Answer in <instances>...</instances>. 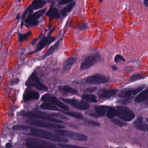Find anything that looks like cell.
<instances>
[{"mask_svg": "<svg viewBox=\"0 0 148 148\" xmlns=\"http://www.w3.org/2000/svg\"><path fill=\"white\" fill-rule=\"evenodd\" d=\"M30 129L29 134L38 138L46 139L51 141L59 143H66L68 141L65 137L61 136L56 134L51 133L47 131L35 128H30Z\"/></svg>", "mask_w": 148, "mask_h": 148, "instance_id": "6da1fadb", "label": "cell"}, {"mask_svg": "<svg viewBox=\"0 0 148 148\" xmlns=\"http://www.w3.org/2000/svg\"><path fill=\"white\" fill-rule=\"evenodd\" d=\"M20 114L22 116L24 117H27L31 119H40L42 120H45L47 121H52L54 123H62L63 121L59 120L57 118H55L48 115L45 114L43 112H32V111H22L20 113Z\"/></svg>", "mask_w": 148, "mask_h": 148, "instance_id": "7a4b0ae2", "label": "cell"}, {"mask_svg": "<svg viewBox=\"0 0 148 148\" xmlns=\"http://www.w3.org/2000/svg\"><path fill=\"white\" fill-rule=\"evenodd\" d=\"M25 146L28 148H55L57 147L54 143L37 138H27Z\"/></svg>", "mask_w": 148, "mask_h": 148, "instance_id": "3957f363", "label": "cell"}, {"mask_svg": "<svg viewBox=\"0 0 148 148\" xmlns=\"http://www.w3.org/2000/svg\"><path fill=\"white\" fill-rule=\"evenodd\" d=\"M54 132L55 134L61 136L70 138L71 139H73L77 141H86L88 139L87 136L85 134L66 130L57 129L54 131Z\"/></svg>", "mask_w": 148, "mask_h": 148, "instance_id": "277c9868", "label": "cell"}, {"mask_svg": "<svg viewBox=\"0 0 148 148\" xmlns=\"http://www.w3.org/2000/svg\"><path fill=\"white\" fill-rule=\"evenodd\" d=\"M27 124L29 125H35L39 127L47 128H52V129H64L65 128V126L59 124V123H54L52 121H43L39 120H35L30 118V119L27 120L26 121Z\"/></svg>", "mask_w": 148, "mask_h": 148, "instance_id": "5b68a950", "label": "cell"}, {"mask_svg": "<svg viewBox=\"0 0 148 148\" xmlns=\"http://www.w3.org/2000/svg\"><path fill=\"white\" fill-rule=\"evenodd\" d=\"M116 110V116L124 121H131L135 118L134 113L127 107L117 106Z\"/></svg>", "mask_w": 148, "mask_h": 148, "instance_id": "8992f818", "label": "cell"}, {"mask_svg": "<svg viewBox=\"0 0 148 148\" xmlns=\"http://www.w3.org/2000/svg\"><path fill=\"white\" fill-rule=\"evenodd\" d=\"M25 85L28 87H35L40 91H46L48 88L43 83H42L35 72H33L25 82Z\"/></svg>", "mask_w": 148, "mask_h": 148, "instance_id": "52a82bcc", "label": "cell"}, {"mask_svg": "<svg viewBox=\"0 0 148 148\" xmlns=\"http://www.w3.org/2000/svg\"><path fill=\"white\" fill-rule=\"evenodd\" d=\"M101 58V54L98 53H94L87 56L82 62L80 69L82 70H86L94 65L96 63L99 62Z\"/></svg>", "mask_w": 148, "mask_h": 148, "instance_id": "ba28073f", "label": "cell"}, {"mask_svg": "<svg viewBox=\"0 0 148 148\" xmlns=\"http://www.w3.org/2000/svg\"><path fill=\"white\" fill-rule=\"evenodd\" d=\"M109 77L99 73H96L84 78V81L89 84H101L108 82Z\"/></svg>", "mask_w": 148, "mask_h": 148, "instance_id": "9c48e42d", "label": "cell"}, {"mask_svg": "<svg viewBox=\"0 0 148 148\" xmlns=\"http://www.w3.org/2000/svg\"><path fill=\"white\" fill-rule=\"evenodd\" d=\"M41 100L43 102H47L49 103H50L53 105H54L58 107H60L61 109L64 110H69V107L61 102L60 100H59L56 96L50 94H45L42 95L41 98Z\"/></svg>", "mask_w": 148, "mask_h": 148, "instance_id": "30bf717a", "label": "cell"}, {"mask_svg": "<svg viewBox=\"0 0 148 148\" xmlns=\"http://www.w3.org/2000/svg\"><path fill=\"white\" fill-rule=\"evenodd\" d=\"M61 99L65 103H66L71 105L72 106H73V108L78 110H87L90 107V104L88 102H85L84 101L78 100L73 98H61Z\"/></svg>", "mask_w": 148, "mask_h": 148, "instance_id": "8fae6325", "label": "cell"}, {"mask_svg": "<svg viewBox=\"0 0 148 148\" xmlns=\"http://www.w3.org/2000/svg\"><path fill=\"white\" fill-rule=\"evenodd\" d=\"M46 11V9H41L37 11L32 14H30L25 20V23L29 27L35 26L37 25L39 23V18L44 14Z\"/></svg>", "mask_w": 148, "mask_h": 148, "instance_id": "7c38bea8", "label": "cell"}, {"mask_svg": "<svg viewBox=\"0 0 148 148\" xmlns=\"http://www.w3.org/2000/svg\"><path fill=\"white\" fill-rule=\"evenodd\" d=\"M145 87V85H142L136 88H125L119 94V97L124 98H128L131 97L136 94L140 92L143 88Z\"/></svg>", "mask_w": 148, "mask_h": 148, "instance_id": "4fadbf2b", "label": "cell"}, {"mask_svg": "<svg viewBox=\"0 0 148 148\" xmlns=\"http://www.w3.org/2000/svg\"><path fill=\"white\" fill-rule=\"evenodd\" d=\"M55 39H56V37H51L50 36L43 37L38 43L36 49L34 51H32L31 53H30V54H32V53H35L39 51L40 50L43 49L46 46L49 45Z\"/></svg>", "mask_w": 148, "mask_h": 148, "instance_id": "5bb4252c", "label": "cell"}, {"mask_svg": "<svg viewBox=\"0 0 148 148\" xmlns=\"http://www.w3.org/2000/svg\"><path fill=\"white\" fill-rule=\"evenodd\" d=\"M118 91L117 89H106V88H101L98 91V96L99 98L106 99L109 98L114 96Z\"/></svg>", "mask_w": 148, "mask_h": 148, "instance_id": "9a60e30c", "label": "cell"}, {"mask_svg": "<svg viewBox=\"0 0 148 148\" xmlns=\"http://www.w3.org/2000/svg\"><path fill=\"white\" fill-rule=\"evenodd\" d=\"M39 94L34 90H26L23 96L24 102H28L32 100H38L39 98Z\"/></svg>", "mask_w": 148, "mask_h": 148, "instance_id": "2e32d148", "label": "cell"}, {"mask_svg": "<svg viewBox=\"0 0 148 148\" xmlns=\"http://www.w3.org/2000/svg\"><path fill=\"white\" fill-rule=\"evenodd\" d=\"M133 124L134 127L138 130L143 131H147V124L143 121V118L141 116L138 117L134 121Z\"/></svg>", "mask_w": 148, "mask_h": 148, "instance_id": "e0dca14e", "label": "cell"}, {"mask_svg": "<svg viewBox=\"0 0 148 148\" xmlns=\"http://www.w3.org/2000/svg\"><path fill=\"white\" fill-rule=\"evenodd\" d=\"M76 60L73 57H71L67 58L63 64V70L64 72L69 71L72 66L76 63Z\"/></svg>", "mask_w": 148, "mask_h": 148, "instance_id": "ac0fdd59", "label": "cell"}, {"mask_svg": "<svg viewBox=\"0 0 148 148\" xmlns=\"http://www.w3.org/2000/svg\"><path fill=\"white\" fill-rule=\"evenodd\" d=\"M58 90L64 94H70L73 95H77L78 94L76 90L68 86H59L58 87Z\"/></svg>", "mask_w": 148, "mask_h": 148, "instance_id": "d6986e66", "label": "cell"}, {"mask_svg": "<svg viewBox=\"0 0 148 148\" xmlns=\"http://www.w3.org/2000/svg\"><path fill=\"white\" fill-rule=\"evenodd\" d=\"M108 106L105 105H95L94 107L95 113L99 117H103L106 114Z\"/></svg>", "mask_w": 148, "mask_h": 148, "instance_id": "ffe728a7", "label": "cell"}, {"mask_svg": "<svg viewBox=\"0 0 148 148\" xmlns=\"http://www.w3.org/2000/svg\"><path fill=\"white\" fill-rule=\"evenodd\" d=\"M148 98V92L147 89L146 88L145 90L140 92L134 99V101L136 103H140L145 100H146Z\"/></svg>", "mask_w": 148, "mask_h": 148, "instance_id": "44dd1931", "label": "cell"}, {"mask_svg": "<svg viewBox=\"0 0 148 148\" xmlns=\"http://www.w3.org/2000/svg\"><path fill=\"white\" fill-rule=\"evenodd\" d=\"M40 108L44 110H54V111H60V109L56 106L54 105H52L51 103H49L47 102H44L42 104L40 105Z\"/></svg>", "mask_w": 148, "mask_h": 148, "instance_id": "7402d4cb", "label": "cell"}, {"mask_svg": "<svg viewBox=\"0 0 148 148\" xmlns=\"http://www.w3.org/2000/svg\"><path fill=\"white\" fill-rule=\"evenodd\" d=\"M46 15L50 17L51 18H60V13L58 12V10L54 8V7H51L50 9L47 12Z\"/></svg>", "mask_w": 148, "mask_h": 148, "instance_id": "603a6c76", "label": "cell"}, {"mask_svg": "<svg viewBox=\"0 0 148 148\" xmlns=\"http://www.w3.org/2000/svg\"><path fill=\"white\" fill-rule=\"evenodd\" d=\"M60 112L63 113L64 114H65L67 116H69L74 117L75 119H80V120H84V117L81 113H79L77 112H70V111H68V110H60Z\"/></svg>", "mask_w": 148, "mask_h": 148, "instance_id": "cb8c5ba5", "label": "cell"}, {"mask_svg": "<svg viewBox=\"0 0 148 148\" xmlns=\"http://www.w3.org/2000/svg\"><path fill=\"white\" fill-rule=\"evenodd\" d=\"M60 42H61V39H58V40L57 42H56V43H54L53 46H51L47 50V51L46 52V53L44 54L43 58H45V57L49 56V55L53 54V53H54V51L56 49H57V48L58 47L59 45H60Z\"/></svg>", "mask_w": 148, "mask_h": 148, "instance_id": "d4e9b609", "label": "cell"}, {"mask_svg": "<svg viewBox=\"0 0 148 148\" xmlns=\"http://www.w3.org/2000/svg\"><path fill=\"white\" fill-rule=\"evenodd\" d=\"M82 98L88 102H97V97L92 94H84L82 96Z\"/></svg>", "mask_w": 148, "mask_h": 148, "instance_id": "484cf974", "label": "cell"}, {"mask_svg": "<svg viewBox=\"0 0 148 148\" xmlns=\"http://www.w3.org/2000/svg\"><path fill=\"white\" fill-rule=\"evenodd\" d=\"M105 115H106V117L108 119H113L114 117L116 116V108L112 106H108Z\"/></svg>", "mask_w": 148, "mask_h": 148, "instance_id": "4316f807", "label": "cell"}, {"mask_svg": "<svg viewBox=\"0 0 148 148\" xmlns=\"http://www.w3.org/2000/svg\"><path fill=\"white\" fill-rule=\"evenodd\" d=\"M45 3H46V1L44 0L39 2H32V5L29 8H31L32 10L38 9L43 7L45 5Z\"/></svg>", "mask_w": 148, "mask_h": 148, "instance_id": "83f0119b", "label": "cell"}, {"mask_svg": "<svg viewBox=\"0 0 148 148\" xmlns=\"http://www.w3.org/2000/svg\"><path fill=\"white\" fill-rule=\"evenodd\" d=\"M75 5V3L73 2V3H69L68 6H66L65 8H64L62 10V14L64 17L66 16L67 15V14L72 9V8L74 7V6Z\"/></svg>", "mask_w": 148, "mask_h": 148, "instance_id": "f1b7e54d", "label": "cell"}, {"mask_svg": "<svg viewBox=\"0 0 148 148\" xmlns=\"http://www.w3.org/2000/svg\"><path fill=\"white\" fill-rule=\"evenodd\" d=\"M145 77V76H143L142 75H141L139 73H137V74H135L132 76H131L130 80L131 82H134V81H136L138 80H140V79H143Z\"/></svg>", "mask_w": 148, "mask_h": 148, "instance_id": "f546056e", "label": "cell"}, {"mask_svg": "<svg viewBox=\"0 0 148 148\" xmlns=\"http://www.w3.org/2000/svg\"><path fill=\"white\" fill-rule=\"evenodd\" d=\"M31 34V32H28L26 34H19L18 35V40L20 42H23V41H24V40H26L28 36Z\"/></svg>", "mask_w": 148, "mask_h": 148, "instance_id": "4dcf8cb0", "label": "cell"}, {"mask_svg": "<svg viewBox=\"0 0 148 148\" xmlns=\"http://www.w3.org/2000/svg\"><path fill=\"white\" fill-rule=\"evenodd\" d=\"M14 130H27L29 129V127L24 125H15L13 127Z\"/></svg>", "mask_w": 148, "mask_h": 148, "instance_id": "1f68e13d", "label": "cell"}, {"mask_svg": "<svg viewBox=\"0 0 148 148\" xmlns=\"http://www.w3.org/2000/svg\"><path fill=\"white\" fill-rule=\"evenodd\" d=\"M58 146L62 148H75V147H83L82 146H77V145H68L65 143H60L58 144Z\"/></svg>", "mask_w": 148, "mask_h": 148, "instance_id": "d6a6232c", "label": "cell"}, {"mask_svg": "<svg viewBox=\"0 0 148 148\" xmlns=\"http://www.w3.org/2000/svg\"><path fill=\"white\" fill-rule=\"evenodd\" d=\"M112 123H114V124H116V125H118V126H119V127H125V126L127 125L125 123L123 122V121H121V120H119V119H113V120H112Z\"/></svg>", "mask_w": 148, "mask_h": 148, "instance_id": "836d02e7", "label": "cell"}, {"mask_svg": "<svg viewBox=\"0 0 148 148\" xmlns=\"http://www.w3.org/2000/svg\"><path fill=\"white\" fill-rule=\"evenodd\" d=\"M114 62L116 63H117V62H120V61H125V58L120 54H116L114 57Z\"/></svg>", "mask_w": 148, "mask_h": 148, "instance_id": "e575fe53", "label": "cell"}, {"mask_svg": "<svg viewBox=\"0 0 148 148\" xmlns=\"http://www.w3.org/2000/svg\"><path fill=\"white\" fill-rule=\"evenodd\" d=\"M86 123H87L88 124H90V125H92L93 126H95V127H99L100 126V123L97 122V121H94V120H85Z\"/></svg>", "mask_w": 148, "mask_h": 148, "instance_id": "d590c367", "label": "cell"}, {"mask_svg": "<svg viewBox=\"0 0 148 148\" xmlns=\"http://www.w3.org/2000/svg\"><path fill=\"white\" fill-rule=\"evenodd\" d=\"M97 88L96 87H88L85 90L84 92H94L97 90Z\"/></svg>", "mask_w": 148, "mask_h": 148, "instance_id": "8d00e7d4", "label": "cell"}, {"mask_svg": "<svg viewBox=\"0 0 148 148\" xmlns=\"http://www.w3.org/2000/svg\"><path fill=\"white\" fill-rule=\"evenodd\" d=\"M72 0H60V2H59V4L60 5H65L66 3H68L69 2H71Z\"/></svg>", "mask_w": 148, "mask_h": 148, "instance_id": "74e56055", "label": "cell"}, {"mask_svg": "<svg viewBox=\"0 0 148 148\" xmlns=\"http://www.w3.org/2000/svg\"><path fill=\"white\" fill-rule=\"evenodd\" d=\"M88 28V27H87V25L86 24H83L82 25H80V27H79V29H81V30H84V29H87Z\"/></svg>", "mask_w": 148, "mask_h": 148, "instance_id": "f35d334b", "label": "cell"}, {"mask_svg": "<svg viewBox=\"0 0 148 148\" xmlns=\"http://www.w3.org/2000/svg\"><path fill=\"white\" fill-rule=\"evenodd\" d=\"M111 68H112V69L113 70H114V71H116V70L117 69V66L116 65H112V66H111Z\"/></svg>", "mask_w": 148, "mask_h": 148, "instance_id": "ab89813d", "label": "cell"}, {"mask_svg": "<svg viewBox=\"0 0 148 148\" xmlns=\"http://www.w3.org/2000/svg\"><path fill=\"white\" fill-rule=\"evenodd\" d=\"M5 146H6V147H12L13 146L12 145V144H11V143H8L5 145Z\"/></svg>", "mask_w": 148, "mask_h": 148, "instance_id": "60d3db41", "label": "cell"}, {"mask_svg": "<svg viewBox=\"0 0 148 148\" xmlns=\"http://www.w3.org/2000/svg\"><path fill=\"white\" fill-rule=\"evenodd\" d=\"M144 5L146 7L148 6V0H144Z\"/></svg>", "mask_w": 148, "mask_h": 148, "instance_id": "b9f144b4", "label": "cell"}, {"mask_svg": "<svg viewBox=\"0 0 148 148\" xmlns=\"http://www.w3.org/2000/svg\"><path fill=\"white\" fill-rule=\"evenodd\" d=\"M43 1V0H34L32 2H39V1Z\"/></svg>", "mask_w": 148, "mask_h": 148, "instance_id": "7bdbcfd3", "label": "cell"}, {"mask_svg": "<svg viewBox=\"0 0 148 148\" xmlns=\"http://www.w3.org/2000/svg\"><path fill=\"white\" fill-rule=\"evenodd\" d=\"M99 2H102L103 0H99Z\"/></svg>", "mask_w": 148, "mask_h": 148, "instance_id": "ee69618b", "label": "cell"}]
</instances>
